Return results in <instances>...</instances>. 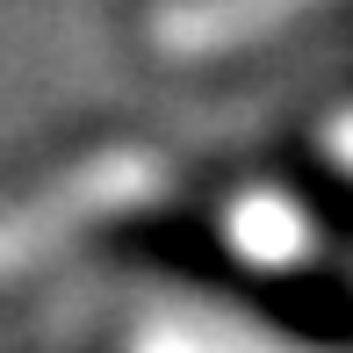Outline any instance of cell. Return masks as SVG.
Returning a JSON list of instances; mask_svg holds the SVG:
<instances>
[{
	"instance_id": "1",
	"label": "cell",
	"mask_w": 353,
	"mask_h": 353,
	"mask_svg": "<svg viewBox=\"0 0 353 353\" xmlns=\"http://www.w3.org/2000/svg\"><path fill=\"white\" fill-rule=\"evenodd\" d=\"M166 188H173V166L159 152H144V144H108V152L65 166L51 188H37V195H22V202L0 210V281L58 260L79 231H94V223L152 210Z\"/></svg>"
},
{
	"instance_id": "2",
	"label": "cell",
	"mask_w": 353,
	"mask_h": 353,
	"mask_svg": "<svg viewBox=\"0 0 353 353\" xmlns=\"http://www.w3.org/2000/svg\"><path fill=\"white\" fill-rule=\"evenodd\" d=\"M303 8H317V0H166L152 14V43L166 58H216V51L274 37Z\"/></svg>"
},
{
	"instance_id": "3",
	"label": "cell",
	"mask_w": 353,
	"mask_h": 353,
	"mask_svg": "<svg viewBox=\"0 0 353 353\" xmlns=\"http://www.w3.org/2000/svg\"><path fill=\"white\" fill-rule=\"evenodd\" d=\"M223 231H231L238 260L267 267V274H288V267H303L317 252V216L303 210L296 195H281V188H252V195H238L231 216H223Z\"/></svg>"
},
{
	"instance_id": "4",
	"label": "cell",
	"mask_w": 353,
	"mask_h": 353,
	"mask_svg": "<svg viewBox=\"0 0 353 353\" xmlns=\"http://www.w3.org/2000/svg\"><path fill=\"white\" fill-rule=\"evenodd\" d=\"M137 346H281V332H267L260 317H238V310L173 303V310L137 325Z\"/></svg>"
},
{
	"instance_id": "5",
	"label": "cell",
	"mask_w": 353,
	"mask_h": 353,
	"mask_svg": "<svg viewBox=\"0 0 353 353\" xmlns=\"http://www.w3.org/2000/svg\"><path fill=\"white\" fill-rule=\"evenodd\" d=\"M317 144H325V152H332V159H339V166L353 173V108H339V116H332L325 130H317Z\"/></svg>"
}]
</instances>
